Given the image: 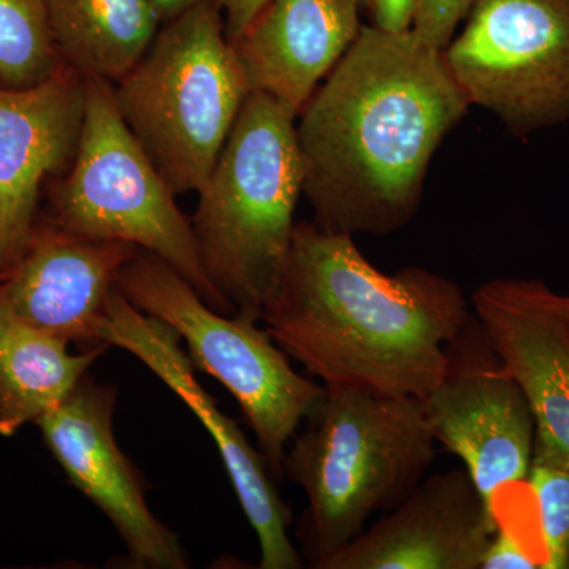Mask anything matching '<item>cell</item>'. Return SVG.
<instances>
[{
    "mask_svg": "<svg viewBox=\"0 0 569 569\" xmlns=\"http://www.w3.org/2000/svg\"><path fill=\"white\" fill-rule=\"evenodd\" d=\"M527 485L537 507L542 569H569V470L533 463Z\"/></svg>",
    "mask_w": 569,
    "mask_h": 569,
    "instance_id": "obj_20",
    "label": "cell"
},
{
    "mask_svg": "<svg viewBox=\"0 0 569 569\" xmlns=\"http://www.w3.org/2000/svg\"><path fill=\"white\" fill-rule=\"evenodd\" d=\"M445 61L471 104L527 138L569 121V0H475Z\"/></svg>",
    "mask_w": 569,
    "mask_h": 569,
    "instance_id": "obj_8",
    "label": "cell"
},
{
    "mask_svg": "<svg viewBox=\"0 0 569 569\" xmlns=\"http://www.w3.org/2000/svg\"><path fill=\"white\" fill-rule=\"evenodd\" d=\"M112 91L123 122L173 192H198L250 93L219 2L204 0L164 22Z\"/></svg>",
    "mask_w": 569,
    "mask_h": 569,
    "instance_id": "obj_5",
    "label": "cell"
},
{
    "mask_svg": "<svg viewBox=\"0 0 569 569\" xmlns=\"http://www.w3.org/2000/svg\"><path fill=\"white\" fill-rule=\"evenodd\" d=\"M298 116L250 92L192 219L201 264L233 316L261 321L279 293L305 183Z\"/></svg>",
    "mask_w": 569,
    "mask_h": 569,
    "instance_id": "obj_4",
    "label": "cell"
},
{
    "mask_svg": "<svg viewBox=\"0 0 569 569\" xmlns=\"http://www.w3.org/2000/svg\"><path fill=\"white\" fill-rule=\"evenodd\" d=\"M63 67L43 0H0V88H32Z\"/></svg>",
    "mask_w": 569,
    "mask_h": 569,
    "instance_id": "obj_19",
    "label": "cell"
},
{
    "mask_svg": "<svg viewBox=\"0 0 569 569\" xmlns=\"http://www.w3.org/2000/svg\"><path fill=\"white\" fill-rule=\"evenodd\" d=\"M447 353L443 380L421 400L426 421L437 443L462 460L498 516L500 493L527 482L533 466V413L475 313Z\"/></svg>",
    "mask_w": 569,
    "mask_h": 569,
    "instance_id": "obj_9",
    "label": "cell"
},
{
    "mask_svg": "<svg viewBox=\"0 0 569 569\" xmlns=\"http://www.w3.org/2000/svg\"><path fill=\"white\" fill-rule=\"evenodd\" d=\"M355 2L358 3V6L361 7V9H362V7H365V9H366L367 0H355Z\"/></svg>",
    "mask_w": 569,
    "mask_h": 569,
    "instance_id": "obj_27",
    "label": "cell"
},
{
    "mask_svg": "<svg viewBox=\"0 0 569 569\" xmlns=\"http://www.w3.org/2000/svg\"><path fill=\"white\" fill-rule=\"evenodd\" d=\"M84 107L86 80L69 67L32 88H0V279L28 244L48 183L77 157Z\"/></svg>",
    "mask_w": 569,
    "mask_h": 569,
    "instance_id": "obj_13",
    "label": "cell"
},
{
    "mask_svg": "<svg viewBox=\"0 0 569 569\" xmlns=\"http://www.w3.org/2000/svg\"><path fill=\"white\" fill-rule=\"evenodd\" d=\"M284 452L283 475L301 486L298 527L306 563L318 569L406 500L436 459L421 400L329 387Z\"/></svg>",
    "mask_w": 569,
    "mask_h": 569,
    "instance_id": "obj_3",
    "label": "cell"
},
{
    "mask_svg": "<svg viewBox=\"0 0 569 569\" xmlns=\"http://www.w3.org/2000/svg\"><path fill=\"white\" fill-rule=\"evenodd\" d=\"M471 309L535 419L533 463L569 470V323L538 279L479 284Z\"/></svg>",
    "mask_w": 569,
    "mask_h": 569,
    "instance_id": "obj_12",
    "label": "cell"
},
{
    "mask_svg": "<svg viewBox=\"0 0 569 569\" xmlns=\"http://www.w3.org/2000/svg\"><path fill=\"white\" fill-rule=\"evenodd\" d=\"M204 0H151L153 9L159 14L162 24L168 21H173L176 18L181 17L193 7L200 6Z\"/></svg>",
    "mask_w": 569,
    "mask_h": 569,
    "instance_id": "obj_25",
    "label": "cell"
},
{
    "mask_svg": "<svg viewBox=\"0 0 569 569\" xmlns=\"http://www.w3.org/2000/svg\"><path fill=\"white\" fill-rule=\"evenodd\" d=\"M498 523L467 470L432 475L318 569H481Z\"/></svg>",
    "mask_w": 569,
    "mask_h": 569,
    "instance_id": "obj_15",
    "label": "cell"
},
{
    "mask_svg": "<svg viewBox=\"0 0 569 569\" xmlns=\"http://www.w3.org/2000/svg\"><path fill=\"white\" fill-rule=\"evenodd\" d=\"M475 0H417L411 32L419 40L443 51L466 20Z\"/></svg>",
    "mask_w": 569,
    "mask_h": 569,
    "instance_id": "obj_21",
    "label": "cell"
},
{
    "mask_svg": "<svg viewBox=\"0 0 569 569\" xmlns=\"http://www.w3.org/2000/svg\"><path fill=\"white\" fill-rule=\"evenodd\" d=\"M63 66L116 84L162 28L151 0H43Z\"/></svg>",
    "mask_w": 569,
    "mask_h": 569,
    "instance_id": "obj_18",
    "label": "cell"
},
{
    "mask_svg": "<svg viewBox=\"0 0 569 569\" xmlns=\"http://www.w3.org/2000/svg\"><path fill=\"white\" fill-rule=\"evenodd\" d=\"M557 302H559L560 310L567 317L569 323V296L557 293Z\"/></svg>",
    "mask_w": 569,
    "mask_h": 569,
    "instance_id": "obj_26",
    "label": "cell"
},
{
    "mask_svg": "<svg viewBox=\"0 0 569 569\" xmlns=\"http://www.w3.org/2000/svg\"><path fill=\"white\" fill-rule=\"evenodd\" d=\"M129 242L86 238L40 213L28 244L0 279V296L26 323L81 350L107 347L99 326L119 271L141 253Z\"/></svg>",
    "mask_w": 569,
    "mask_h": 569,
    "instance_id": "obj_14",
    "label": "cell"
},
{
    "mask_svg": "<svg viewBox=\"0 0 569 569\" xmlns=\"http://www.w3.org/2000/svg\"><path fill=\"white\" fill-rule=\"evenodd\" d=\"M123 298L160 318L189 348L193 367L234 397L276 478L299 426L325 396L323 385L299 376L268 329L211 309L162 258L142 250L116 280Z\"/></svg>",
    "mask_w": 569,
    "mask_h": 569,
    "instance_id": "obj_7",
    "label": "cell"
},
{
    "mask_svg": "<svg viewBox=\"0 0 569 569\" xmlns=\"http://www.w3.org/2000/svg\"><path fill=\"white\" fill-rule=\"evenodd\" d=\"M496 535L486 550L481 569H542V556L530 548L520 531L498 518Z\"/></svg>",
    "mask_w": 569,
    "mask_h": 569,
    "instance_id": "obj_22",
    "label": "cell"
},
{
    "mask_svg": "<svg viewBox=\"0 0 569 569\" xmlns=\"http://www.w3.org/2000/svg\"><path fill=\"white\" fill-rule=\"evenodd\" d=\"M102 346L129 351L192 410L211 433L224 470L233 485L247 520L260 542V569H301L306 561L291 542V509L280 497L276 477L260 449H254L239 429L217 407L193 373L190 356L170 325L130 305L118 284L111 291L99 326Z\"/></svg>",
    "mask_w": 569,
    "mask_h": 569,
    "instance_id": "obj_10",
    "label": "cell"
},
{
    "mask_svg": "<svg viewBox=\"0 0 569 569\" xmlns=\"http://www.w3.org/2000/svg\"><path fill=\"white\" fill-rule=\"evenodd\" d=\"M118 388L86 373L66 400L37 419L44 445L82 496L118 530L127 557L123 567L187 569L189 557L178 535L146 503L144 479L114 436Z\"/></svg>",
    "mask_w": 569,
    "mask_h": 569,
    "instance_id": "obj_11",
    "label": "cell"
},
{
    "mask_svg": "<svg viewBox=\"0 0 569 569\" xmlns=\"http://www.w3.org/2000/svg\"><path fill=\"white\" fill-rule=\"evenodd\" d=\"M470 107L443 51L362 26L296 123L313 223L351 236L406 227L433 153Z\"/></svg>",
    "mask_w": 569,
    "mask_h": 569,
    "instance_id": "obj_1",
    "label": "cell"
},
{
    "mask_svg": "<svg viewBox=\"0 0 569 569\" xmlns=\"http://www.w3.org/2000/svg\"><path fill=\"white\" fill-rule=\"evenodd\" d=\"M69 347L14 316L0 296V437L61 406L108 348L70 353Z\"/></svg>",
    "mask_w": 569,
    "mask_h": 569,
    "instance_id": "obj_17",
    "label": "cell"
},
{
    "mask_svg": "<svg viewBox=\"0 0 569 569\" xmlns=\"http://www.w3.org/2000/svg\"><path fill=\"white\" fill-rule=\"evenodd\" d=\"M417 0H367L373 26L381 31L402 33L411 31Z\"/></svg>",
    "mask_w": 569,
    "mask_h": 569,
    "instance_id": "obj_23",
    "label": "cell"
},
{
    "mask_svg": "<svg viewBox=\"0 0 569 569\" xmlns=\"http://www.w3.org/2000/svg\"><path fill=\"white\" fill-rule=\"evenodd\" d=\"M473 309L458 283L418 266L385 274L353 236L296 223L279 293L261 321L323 387L422 400Z\"/></svg>",
    "mask_w": 569,
    "mask_h": 569,
    "instance_id": "obj_2",
    "label": "cell"
},
{
    "mask_svg": "<svg viewBox=\"0 0 569 569\" xmlns=\"http://www.w3.org/2000/svg\"><path fill=\"white\" fill-rule=\"evenodd\" d=\"M222 10L224 31L234 41L249 28L269 0H217Z\"/></svg>",
    "mask_w": 569,
    "mask_h": 569,
    "instance_id": "obj_24",
    "label": "cell"
},
{
    "mask_svg": "<svg viewBox=\"0 0 569 569\" xmlns=\"http://www.w3.org/2000/svg\"><path fill=\"white\" fill-rule=\"evenodd\" d=\"M51 220L71 233L129 242L173 266L201 299L224 316L233 307L201 264L192 220L123 122L112 84L86 80L84 122L70 170L44 189Z\"/></svg>",
    "mask_w": 569,
    "mask_h": 569,
    "instance_id": "obj_6",
    "label": "cell"
},
{
    "mask_svg": "<svg viewBox=\"0 0 569 569\" xmlns=\"http://www.w3.org/2000/svg\"><path fill=\"white\" fill-rule=\"evenodd\" d=\"M359 9L355 0H269L231 41L250 92L299 116L361 31Z\"/></svg>",
    "mask_w": 569,
    "mask_h": 569,
    "instance_id": "obj_16",
    "label": "cell"
}]
</instances>
